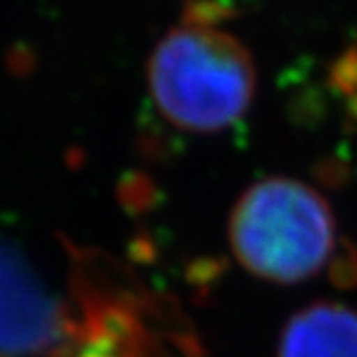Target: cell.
Masks as SVG:
<instances>
[{
    "label": "cell",
    "mask_w": 357,
    "mask_h": 357,
    "mask_svg": "<svg viewBox=\"0 0 357 357\" xmlns=\"http://www.w3.org/2000/svg\"><path fill=\"white\" fill-rule=\"evenodd\" d=\"M154 105L188 133H218L250 107L257 73L248 50L229 32L204 22L182 24L150 56Z\"/></svg>",
    "instance_id": "cell-1"
},
{
    "label": "cell",
    "mask_w": 357,
    "mask_h": 357,
    "mask_svg": "<svg viewBox=\"0 0 357 357\" xmlns=\"http://www.w3.org/2000/svg\"><path fill=\"white\" fill-rule=\"evenodd\" d=\"M229 242L250 274L276 284H298L328 266L336 246V220L319 190L276 176L242 192L229 218Z\"/></svg>",
    "instance_id": "cell-2"
},
{
    "label": "cell",
    "mask_w": 357,
    "mask_h": 357,
    "mask_svg": "<svg viewBox=\"0 0 357 357\" xmlns=\"http://www.w3.org/2000/svg\"><path fill=\"white\" fill-rule=\"evenodd\" d=\"M82 334L77 304L58 298L28 259L0 240V357H73Z\"/></svg>",
    "instance_id": "cell-3"
},
{
    "label": "cell",
    "mask_w": 357,
    "mask_h": 357,
    "mask_svg": "<svg viewBox=\"0 0 357 357\" xmlns=\"http://www.w3.org/2000/svg\"><path fill=\"white\" fill-rule=\"evenodd\" d=\"M276 357H357V310L312 302L287 321Z\"/></svg>",
    "instance_id": "cell-4"
},
{
    "label": "cell",
    "mask_w": 357,
    "mask_h": 357,
    "mask_svg": "<svg viewBox=\"0 0 357 357\" xmlns=\"http://www.w3.org/2000/svg\"><path fill=\"white\" fill-rule=\"evenodd\" d=\"M328 278L338 289H355L357 287V246L349 240H338L330 261H328Z\"/></svg>",
    "instance_id": "cell-5"
},
{
    "label": "cell",
    "mask_w": 357,
    "mask_h": 357,
    "mask_svg": "<svg viewBox=\"0 0 357 357\" xmlns=\"http://www.w3.org/2000/svg\"><path fill=\"white\" fill-rule=\"evenodd\" d=\"M334 82L340 90H357V52H349L340 58Z\"/></svg>",
    "instance_id": "cell-6"
}]
</instances>
